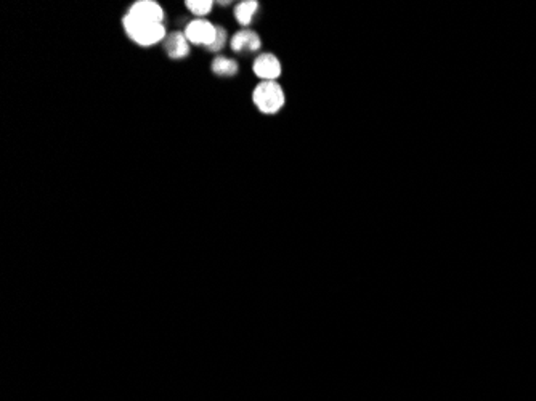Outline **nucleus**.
<instances>
[{
	"label": "nucleus",
	"mask_w": 536,
	"mask_h": 401,
	"mask_svg": "<svg viewBox=\"0 0 536 401\" xmlns=\"http://www.w3.org/2000/svg\"><path fill=\"white\" fill-rule=\"evenodd\" d=\"M122 25L127 36L132 39L135 44L141 45V47H151V45L161 42L165 37L164 25L136 20L129 13L122 18Z\"/></svg>",
	"instance_id": "f257e3e1"
},
{
	"label": "nucleus",
	"mask_w": 536,
	"mask_h": 401,
	"mask_svg": "<svg viewBox=\"0 0 536 401\" xmlns=\"http://www.w3.org/2000/svg\"><path fill=\"white\" fill-rule=\"evenodd\" d=\"M253 100L259 111L275 114L284 106V91L276 80H262L254 90Z\"/></svg>",
	"instance_id": "f03ea898"
},
{
	"label": "nucleus",
	"mask_w": 536,
	"mask_h": 401,
	"mask_svg": "<svg viewBox=\"0 0 536 401\" xmlns=\"http://www.w3.org/2000/svg\"><path fill=\"white\" fill-rule=\"evenodd\" d=\"M185 36L188 39V42L196 44V45H204V47L209 49L217 37V26H214L212 23H209L206 20L199 18V20L188 23Z\"/></svg>",
	"instance_id": "7ed1b4c3"
},
{
	"label": "nucleus",
	"mask_w": 536,
	"mask_h": 401,
	"mask_svg": "<svg viewBox=\"0 0 536 401\" xmlns=\"http://www.w3.org/2000/svg\"><path fill=\"white\" fill-rule=\"evenodd\" d=\"M129 15L136 20L148 23H159L164 25V10L158 2L153 0H139L129 10Z\"/></svg>",
	"instance_id": "20e7f679"
},
{
	"label": "nucleus",
	"mask_w": 536,
	"mask_h": 401,
	"mask_svg": "<svg viewBox=\"0 0 536 401\" xmlns=\"http://www.w3.org/2000/svg\"><path fill=\"white\" fill-rule=\"evenodd\" d=\"M254 74L262 80H276L281 76V63L272 53H264L257 56L253 65Z\"/></svg>",
	"instance_id": "39448f33"
},
{
	"label": "nucleus",
	"mask_w": 536,
	"mask_h": 401,
	"mask_svg": "<svg viewBox=\"0 0 536 401\" xmlns=\"http://www.w3.org/2000/svg\"><path fill=\"white\" fill-rule=\"evenodd\" d=\"M231 49L233 51H238V53H254L260 49V37L250 30H243L238 31L235 36L231 39Z\"/></svg>",
	"instance_id": "423d86ee"
},
{
	"label": "nucleus",
	"mask_w": 536,
	"mask_h": 401,
	"mask_svg": "<svg viewBox=\"0 0 536 401\" xmlns=\"http://www.w3.org/2000/svg\"><path fill=\"white\" fill-rule=\"evenodd\" d=\"M165 51L172 60H179V58H185V56L190 53V44H188V39L185 34L181 32H174L165 39Z\"/></svg>",
	"instance_id": "0eeeda50"
},
{
	"label": "nucleus",
	"mask_w": 536,
	"mask_h": 401,
	"mask_svg": "<svg viewBox=\"0 0 536 401\" xmlns=\"http://www.w3.org/2000/svg\"><path fill=\"white\" fill-rule=\"evenodd\" d=\"M257 10H259V2H255V0H246V2L238 4L235 8L236 21L243 26H249L250 21H253L254 18V15L257 13Z\"/></svg>",
	"instance_id": "6e6552de"
},
{
	"label": "nucleus",
	"mask_w": 536,
	"mask_h": 401,
	"mask_svg": "<svg viewBox=\"0 0 536 401\" xmlns=\"http://www.w3.org/2000/svg\"><path fill=\"white\" fill-rule=\"evenodd\" d=\"M212 71L217 76L231 77L238 72V63L226 56H215L212 61Z\"/></svg>",
	"instance_id": "1a4fd4ad"
},
{
	"label": "nucleus",
	"mask_w": 536,
	"mask_h": 401,
	"mask_svg": "<svg viewBox=\"0 0 536 401\" xmlns=\"http://www.w3.org/2000/svg\"><path fill=\"white\" fill-rule=\"evenodd\" d=\"M214 2L210 0H188L186 7L196 16H206L210 10H212Z\"/></svg>",
	"instance_id": "9d476101"
},
{
	"label": "nucleus",
	"mask_w": 536,
	"mask_h": 401,
	"mask_svg": "<svg viewBox=\"0 0 536 401\" xmlns=\"http://www.w3.org/2000/svg\"><path fill=\"white\" fill-rule=\"evenodd\" d=\"M225 44H226V31L224 30V27L217 26V37L214 40V44L209 47V50L210 51H219V50L224 49Z\"/></svg>",
	"instance_id": "9b49d317"
}]
</instances>
